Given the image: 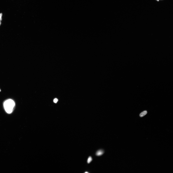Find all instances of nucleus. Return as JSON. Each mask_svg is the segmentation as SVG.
Masks as SVG:
<instances>
[{
    "mask_svg": "<svg viewBox=\"0 0 173 173\" xmlns=\"http://www.w3.org/2000/svg\"><path fill=\"white\" fill-rule=\"evenodd\" d=\"M4 27L1 26L0 27V41L1 42L4 40L3 33H4Z\"/></svg>",
    "mask_w": 173,
    "mask_h": 173,
    "instance_id": "obj_1",
    "label": "nucleus"
},
{
    "mask_svg": "<svg viewBox=\"0 0 173 173\" xmlns=\"http://www.w3.org/2000/svg\"><path fill=\"white\" fill-rule=\"evenodd\" d=\"M2 48V45L1 42L0 41V51H1Z\"/></svg>",
    "mask_w": 173,
    "mask_h": 173,
    "instance_id": "obj_2",
    "label": "nucleus"
}]
</instances>
